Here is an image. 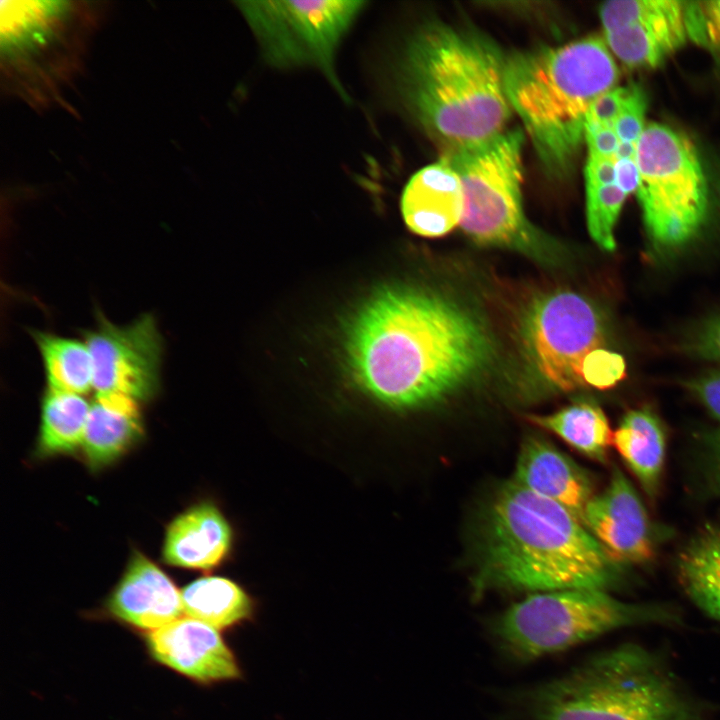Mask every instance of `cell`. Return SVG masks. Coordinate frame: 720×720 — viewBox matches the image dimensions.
<instances>
[{"instance_id":"29","label":"cell","mask_w":720,"mask_h":720,"mask_svg":"<svg viewBox=\"0 0 720 720\" xmlns=\"http://www.w3.org/2000/svg\"><path fill=\"white\" fill-rule=\"evenodd\" d=\"M687 387L710 415L720 422V369L688 381Z\"/></svg>"},{"instance_id":"27","label":"cell","mask_w":720,"mask_h":720,"mask_svg":"<svg viewBox=\"0 0 720 720\" xmlns=\"http://www.w3.org/2000/svg\"><path fill=\"white\" fill-rule=\"evenodd\" d=\"M688 36L720 46V0L685 2Z\"/></svg>"},{"instance_id":"16","label":"cell","mask_w":720,"mask_h":720,"mask_svg":"<svg viewBox=\"0 0 720 720\" xmlns=\"http://www.w3.org/2000/svg\"><path fill=\"white\" fill-rule=\"evenodd\" d=\"M512 480L570 511L583 522L593 498L589 475L550 442L530 437L521 446Z\"/></svg>"},{"instance_id":"6","label":"cell","mask_w":720,"mask_h":720,"mask_svg":"<svg viewBox=\"0 0 720 720\" xmlns=\"http://www.w3.org/2000/svg\"><path fill=\"white\" fill-rule=\"evenodd\" d=\"M101 10L85 1H2L6 89L34 106L56 103L80 70Z\"/></svg>"},{"instance_id":"20","label":"cell","mask_w":720,"mask_h":720,"mask_svg":"<svg viewBox=\"0 0 720 720\" xmlns=\"http://www.w3.org/2000/svg\"><path fill=\"white\" fill-rule=\"evenodd\" d=\"M138 404L119 394H96L82 441L92 467L110 463L139 438L142 422Z\"/></svg>"},{"instance_id":"7","label":"cell","mask_w":720,"mask_h":720,"mask_svg":"<svg viewBox=\"0 0 720 720\" xmlns=\"http://www.w3.org/2000/svg\"><path fill=\"white\" fill-rule=\"evenodd\" d=\"M521 129L448 147L441 159L459 175L464 190L461 229L482 245L510 248L546 259L550 248L528 221L522 200Z\"/></svg>"},{"instance_id":"18","label":"cell","mask_w":720,"mask_h":720,"mask_svg":"<svg viewBox=\"0 0 720 720\" xmlns=\"http://www.w3.org/2000/svg\"><path fill=\"white\" fill-rule=\"evenodd\" d=\"M405 224L415 234L439 237L460 225L464 190L459 175L444 160L418 170L401 196Z\"/></svg>"},{"instance_id":"23","label":"cell","mask_w":720,"mask_h":720,"mask_svg":"<svg viewBox=\"0 0 720 720\" xmlns=\"http://www.w3.org/2000/svg\"><path fill=\"white\" fill-rule=\"evenodd\" d=\"M184 613L218 630L249 620L254 611L251 597L235 582L218 576L203 577L181 591Z\"/></svg>"},{"instance_id":"4","label":"cell","mask_w":720,"mask_h":720,"mask_svg":"<svg viewBox=\"0 0 720 720\" xmlns=\"http://www.w3.org/2000/svg\"><path fill=\"white\" fill-rule=\"evenodd\" d=\"M618 77L613 54L597 35L506 56L509 104L550 175H567L584 142L589 110Z\"/></svg>"},{"instance_id":"11","label":"cell","mask_w":720,"mask_h":720,"mask_svg":"<svg viewBox=\"0 0 720 720\" xmlns=\"http://www.w3.org/2000/svg\"><path fill=\"white\" fill-rule=\"evenodd\" d=\"M606 325L590 300L558 290L535 298L523 314L520 337L525 359L545 386L557 391L586 387L587 368L606 347Z\"/></svg>"},{"instance_id":"24","label":"cell","mask_w":720,"mask_h":720,"mask_svg":"<svg viewBox=\"0 0 720 720\" xmlns=\"http://www.w3.org/2000/svg\"><path fill=\"white\" fill-rule=\"evenodd\" d=\"M529 421L550 431L585 456L605 462L613 441L607 417L592 400L577 401L549 415H530Z\"/></svg>"},{"instance_id":"17","label":"cell","mask_w":720,"mask_h":720,"mask_svg":"<svg viewBox=\"0 0 720 720\" xmlns=\"http://www.w3.org/2000/svg\"><path fill=\"white\" fill-rule=\"evenodd\" d=\"M115 617L136 628L157 630L184 612L181 592L170 578L140 553H135L108 601Z\"/></svg>"},{"instance_id":"22","label":"cell","mask_w":720,"mask_h":720,"mask_svg":"<svg viewBox=\"0 0 720 720\" xmlns=\"http://www.w3.org/2000/svg\"><path fill=\"white\" fill-rule=\"evenodd\" d=\"M678 570L690 599L720 622V525L698 532L681 552Z\"/></svg>"},{"instance_id":"5","label":"cell","mask_w":720,"mask_h":720,"mask_svg":"<svg viewBox=\"0 0 720 720\" xmlns=\"http://www.w3.org/2000/svg\"><path fill=\"white\" fill-rule=\"evenodd\" d=\"M528 710L535 720H704L663 659L636 644L605 651L537 688Z\"/></svg>"},{"instance_id":"26","label":"cell","mask_w":720,"mask_h":720,"mask_svg":"<svg viewBox=\"0 0 720 720\" xmlns=\"http://www.w3.org/2000/svg\"><path fill=\"white\" fill-rule=\"evenodd\" d=\"M89 410L82 395L46 388L41 404V451L62 453L82 445Z\"/></svg>"},{"instance_id":"1","label":"cell","mask_w":720,"mask_h":720,"mask_svg":"<svg viewBox=\"0 0 720 720\" xmlns=\"http://www.w3.org/2000/svg\"><path fill=\"white\" fill-rule=\"evenodd\" d=\"M492 343L482 322L430 289H379L349 319L344 356L355 384L395 409L438 402L488 364Z\"/></svg>"},{"instance_id":"2","label":"cell","mask_w":720,"mask_h":720,"mask_svg":"<svg viewBox=\"0 0 720 720\" xmlns=\"http://www.w3.org/2000/svg\"><path fill=\"white\" fill-rule=\"evenodd\" d=\"M618 577L617 562L566 508L512 479L498 490L484 525L478 593L606 591Z\"/></svg>"},{"instance_id":"8","label":"cell","mask_w":720,"mask_h":720,"mask_svg":"<svg viewBox=\"0 0 720 720\" xmlns=\"http://www.w3.org/2000/svg\"><path fill=\"white\" fill-rule=\"evenodd\" d=\"M677 615L657 604L625 603L606 591L566 589L531 593L498 619L495 633L520 660L567 650L615 629L673 624Z\"/></svg>"},{"instance_id":"12","label":"cell","mask_w":720,"mask_h":720,"mask_svg":"<svg viewBox=\"0 0 720 720\" xmlns=\"http://www.w3.org/2000/svg\"><path fill=\"white\" fill-rule=\"evenodd\" d=\"M82 336L92 359L96 394H119L138 403L156 395L163 340L153 315L145 313L119 326L98 312L95 326Z\"/></svg>"},{"instance_id":"10","label":"cell","mask_w":720,"mask_h":720,"mask_svg":"<svg viewBox=\"0 0 720 720\" xmlns=\"http://www.w3.org/2000/svg\"><path fill=\"white\" fill-rule=\"evenodd\" d=\"M366 1H239L236 5L272 67L320 70L347 98L335 70L336 50Z\"/></svg>"},{"instance_id":"3","label":"cell","mask_w":720,"mask_h":720,"mask_svg":"<svg viewBox=\"0 0 720 720\" xmlns=\"http://www.w3.org/2000/svg\"><path fill=\"white\" fill-rule=\"evenodd\" d=\"M506 56L488 37L432 22L408 40L399 63V90L409 111L448 147L503 131L511 116Z\"/></svg>"},{"instance_id":"21","label":"cell","mask_w":720,"mask_h":720,"mask_svg":"<svg viewBox=\"0 0 720 720\" xmlns=\"http://www.w3.org/2000/svg\"><path fill=\"white\" fill-rule=\"evenodd\" d=\"M612 443L644 491L653 497L666 452L665 431L658 416L649 408L629 411L614 432Z\"/></svg>"},{"instance_id":"28","label":"cell","mask_w":720,"mask_h":720,"mask_svg":"<svg viewBox=\"0 0 720 720\" xmlns=\"http://www.w3.org/2000/svg\"><path fill=\"white\" fill-rule=\"evenodd\" d=\"M686 346L699 358L720 362V313L705 320L689 337Z\"/></svg>"},{"instance_id":"19","label":"cell","mask_w":720,"mask_h":720,"mask_svg":"<svg viewBox=\"0 0 720 720\" xmlns=\"http://www.w3.org/2000/svg\"><path fill=\"white\" fill-rule=\"evenodd\" d=\"M231 543V527L224 516L214 505L204 503L171 523L163 555L171 565L208 570L224 559Z\"/></svg>"},{"instance_id":"14","label":"cell","mask_w":720,"mask_h":720,"mask_svg":"<svg viewBox=\"0 0 720 720\" xmlns=\"http://www.w3.org/2000/svg\"><path fill=\"white\" fill-rule=\"evenodd\" d=\"M583 523L616 562L643 563L655 553V528L637 491L617 467L605 490L587 504Z\"/></svg>"},{"instance_id":"30","label":"cell","mask_w":720,"mask_h":720,"mask_svg":"<svg viewBox=\"0 0 720 720\" xmlns=\"http://www.w3.org/2000/svg\"><path fill=\"white\" fill-rule=\"evenodd\" d=\"M706 471L712 490L720 496V429L707 442Z\"/></svg>"},{"instance_id":"13","label":"cell","mask_w":720,"mask_h":720,"mask_svg":"<svg viewBox=\"0 0 720 720\" xmlns=\"http://www.w3.org/2000/svg\"><path fill=\"white\" fill-rule=\"evenodd\" d=\"M599 15L609 50L630 68L657 67L687 40L683 1H607Z\"/></svg>"},{"instance_id":"9","label":"cell","mask_w":720,"mask_h":720,"mask_svg":"<svg viewBox=\"0 0 720 720\" xmlns=\"http://www.w3.org/2000/svg\"><path fill=\"white\" fill-rule=\"evenodd\" d=\"M637 197L654 249L676 250L692 240L708 211V185L693 143L679 131L649 123L637 147Z\"/></svg>"},{"instance_id":"25","label":"cell","mask_w":720,"mask_h":720,"mask_svg":"<svg viewBox=\"0 0 720 720\" xmlns=\"http://www.w3.org/2000/svg\"><path fill=\"white\" fill-rule=\"evenodd\" d=\"M48 389L84 394L93 388L92 359L84 340L33 330Z\"/></svg>"},{"instance_id":"15","label":"cell","mask_w":720,"mask_h":720,"mask_svg":"<svg viewBox=\"0 0 720 720\" xmlns=\"http://www.w3.org/2000/svg\"><path fill=\"white\" fill-rule=\"evenodd\" d=\"M147 646L159 663L200 683L241 678L238 661L215 627L183 617L151 631Z\"/></svg>"}]
</instances>
